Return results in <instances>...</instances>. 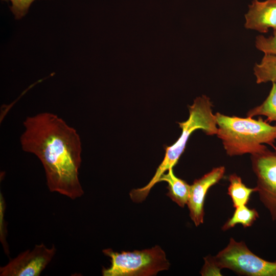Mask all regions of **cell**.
Here are the masks:
<instances>
[{
  "mask_svg": "<svg viewBox=\"0 0 276 276\" xmlns=\"http://www.w3.org/2000/svg\"><path fill=\"white\" fill-rule=\"evenodd\" d=\"M214 259L221 269L241 275L276 276V261H267L253 253L243 241L231 238L227 246Z\"/></svg>",
  "mask_w": 276,
  "mask_h": 276,
  "instance_id": "5",
  "label": "cell"
},
{
  "mask_svg": "<svg viewBox=\"0 0 276 276\" xmlns=\"http://www.w3.org/2000/svg\"><path fill=\"white\" fill-rule=\"evenodd\" d=\"M5 202L3 196L0 194V240L2 244L4 251L7 255L9 254L8 245L7 242V228L4 219L5 211Z\"/></svg>",
  "mask_w": 276,
  "mask_h": 276,
  "instance_id": "16",
  "label": "cell"
},
{
  "mask_svg": "<svg viewBox=\"0 0 276 276\" xmlns=\"http://www.w3.org/2000/svg\"><path fill=\"white\" fill-rule=\"evenodd\" d=\"M212 106L210 99L205 95L197 97L193 103L188 106V119L185 122L178 123L182 130L179 139L172 145L165 148L164 159L150 182L142 188L134 189V194L138 200L144 201L151 188L159 182L161 176L177 163L184 152L190 135L194 131L201 129L207 135H216L218 127L215 114L213 113Z\"/></svg>",
  "mask_w": 276,
  "mask_h": 276,
  "instance_id": "3",
  "label": "cell"
},
{
  "mask_svg": "<svg viewBox=\"0 0 276 276\" xmlns=\"http://www.w3.org/2000/svg\"><path fill=\"white\" fill-rule=\"evenodd\" d=\"M247 117H254L264 116L266 121L276 122V83H272L269 94L264 101L260 105L248 111Z\"/></svg>",
  "mask_w": 276,
  "mask_h": 276,
  "instance_id": "14",
  "label": "cell"
},
{
  "mask_svg": "<svg viewBox=\"0 0 276 276\" xmlns=\"http://www.w3.org/2000/svg\"><path fill=\"white\" fill-rule=\"evenodd\" d=\"M251 162L260 200L276 221V154L266 147L251 154Z\"/></svg>",
  "mask_w": 276,
  "mask_h": 276,
  "instance_id": "6",
  "label": "cell"
},
{
  "mask_svg": "<svg viewBox=\"0 0 276 276\" xmlns=\"http://www.w3.org/2000/svg\"><path fill=\"white\" fill-rule=\"evenodd\" d=\"M245 15L246 29L267 33L269 28L276 30V0H254Z\"/></svg>",
  "mask_w": 276,
  "mask_h": 276,
  "instance_id": "9",
  "label": "cell"
},
{
  "mask_svg": "<svg viewBox=\"0 0 276 276\" xmlns=\"http://www.w3.org/2000/svg\"><path fill=\"white\" fill-rule=\"evenodd\" d=\"M217 136L229 156L252 154L264 149V144L273 147L276 141V125L259 118H240L215 113Z\"/></svg>",
  "mask_w": 276,
  "mask_h": 276,
  "instance_id": "2",
  "label": "cell"
},
{
  "mask_svg": "<svg viewBox=\"0 0 276 276\" xmlns=\"http://www.w3.org/2000/svg\"><path fill=\"white\" fill-rule=\"evenodd\" d=\"M6 1V0H5ZM12 3L10 10L15 18L19 19L23 17L28 11L29 7L35 0H8Z\"/></svg>",
  "mask_w": 276,
  "mask_h": 276,
  "instance_id": "17",
  "label": "cell"
},
{
  "mask_svg": "<svg viewBox=\"0 0 276 276\" xmlns=\"http://www.w3.org/2000/svg\"><path fill=\"white\" fill-rule=\"evenodd\" d=\"M56 247H47L43 243L36 244L11 259L0 267L1 276H39L54 257Z\"/></svg>",
  "mask_w": 276,
  "mask_h": 276,
  "instance_id": "7",
  "label": "cell"
},
{
  "mask_svg": "<svg viewBox=\"0 0 276 276\" xmlns=\"http://www.w3.org/2000/svg\"><path fill=\"white\" fill-rule=\"evenodd\" d=\"M225 172L224 166L215 167L200 178L195 179L190 185L187 205L190 218L195 226H198L203 223L204 204L208 190L223 177Z\"/></svg>",
  "mask_w": 276,
  "mask_h": 276,
  "instance_id": "8",
  "label": "cell"
},
{
  "mask_svg": "<svg viewBox=\"0 0 276 276\" xmlns=\"http://www.w3.org/2000/svg\"><path fill=\"white\" fill-rule=\"evenodd\" d=\"M111 259L108 268H103V276H152L168 270L170 264L165 251L158 245L150 249L133 251L115 252L110 248L103 250Z\"/></svg>",
  "mask_w": 276,
  "mask_h": 276,
  "instance_id": "4",
  "label": "cell"
},
{
  "mask_svg": "<svg viewBox=\"0 0 276 276\" xmlns=\"http://www.w3.org/2000/svg\"><path fill=\"white\" fill-rule=\"evenodd\" d=\"M259 215L255 209H250L245 205L235 208L232 216L223 224L221 229L225 231L240 224L244 227L251 226L256 221Z\"/></svg>",
  "mask_w": 276,
  "mask_h": 276,
  "instance_id": "13",
  "label": "cell"
},
{
  "mask_svg": "<svg viewBox=\"0 0 276 276\" xmlns=\"http://www.w3.org/2000/svg\"><path fill=\"white\" fill-rule=\"evenodd\" d=\"M254 74L258 84L276 83V55L265 54L261 62L255 64Z\"/></svg>",
  "mask_w": 276,
  "mask_h": 276,
  "instance_id": "12",
  "label": "cell"
},
{
  "mask_svg": "<svg viewBox=\"0 0 276 276\" xmlns=\"http://www.w3.org/2000/svg\"><path fill=\"white\" fill-rule=\"evenodd\" d=\"M228 180L229 185L227 194L231 197L234 208L246 205L251 194L257 191L256 187L251 188L246 187L241 178L236 174H231Z\"/></svg>",
  "mask_w": 276,
  "mask_h": 276,
  "instance_id": "11",
  "label": "cell"
},
{
  "mask_svg": "<svg viewBox=\"0 0 276 276\" xmlns=\"http://www.w3.org/2000/svg\"><path fill=\"white\" fill-rule=\"evenodd\" d=\"M162 181L168 183V192L167 195L173 201L181 208L187 204L190 185L176 177L173 173V168H170L166 174L164 173L161 176L159 182Z\"/></svg>",
  "mask_w": 276,
  "mask_h": 276,
  "instance_id": "10",
  "label": "cell"
},
{
  "mask_svg": "<svg viewBox=\"0 0 276 276\" xmlns=\"http://www.w3.org/2000/svg\"><path fill=\"white\" fill-rule=\"evenodd\" d=\"M204 260V264L200 271L202 275H221V269L217 266L214 257L209 256Z\"/></svg>",
  "mask_w": 276,
  "mask_h": 276,
  "instance_id": "18",
  "label": "cell"
},
{
  "mask_svg": "<svg viewBox=\"0 0 276 276\" xmlns=\"http://www.w3.org/2000/svg\"><path fill=\"white\" fill-rule=\"evenodd\" d=\"M273 148L274 149V152L275 153V154H276V147H275V146H274L273 147Z\"/></svg>",
  "mask_w": 276,
  "mask_h": 276,
  "instance_id": "19",
  "label": "cell"
},
{
  "mask_svg": "<svg viewBox=\"0 0 276 276\" xmlns=\"http://www.w3.org/2000/svg\"><path fill=\"white\" fill-rule=\"evenodd\" d=\"M23 124L21 148L41 162L49 190L73 200L82 196L78 177L81 143L76 130L50 112L28 117Z\"/></svg>",
  "mask_w": 276,
  "mask_h": 276,
  "instance_id": "1",
  "label": "cell"
},
{
  "mask_svg": "<svg viewBox=\"0 0 276 276\" xmlns=\"http://www.w3.org/2000/svg\"><path fill=\"white\" fill-rule=\"evenodd\" d=\"M255 43L257 49L264 54L276 55V30L268 37L263 35L257 36Z\"/></svg>",
  "mask_w": 276,
  "mask_h": 276,
  "instance_id": "15",
  "label": "cell"
}]
</instances>
